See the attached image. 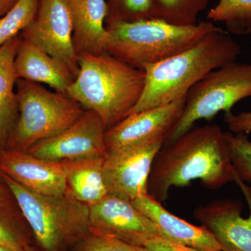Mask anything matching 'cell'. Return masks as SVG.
I'll list each match as a JSON object with an SVG mask.
<instances>
[{
	"mask_svg": "<svg viewBox=\"0 0 251 251\" xmlns=\"http://www.w3.org/2000/svg\"><path fill=\"white\" fill-rule=\"evenodd\" d=\"M197 179L211 190L234 181L227 133L219 126L193 127L164 144L153 160L148 193L162 204L172 187H184Z\"/></svg>",
	"mask_w": 251,
	"mask_h": 251,
	"instance_id": "obj_1",
	"label": "cell"
},
{
	"mask_svg": "<svg viewBox=\"0 0 251 251\" xmlns=\"http://www.w3.org/2000/svg\"><path fill=\"white\" fill-rule=\"evenodd\" d=\"M241 52L237 41L221 28L191 49L145 67L143 94L127 116L185 97L208 74L237 60Z\"/></svg>",
	"mask_w": 251,
	"mask_h": 251,
	"instance_id": "obj_2",
	"label": "cell"
},
{
	"mask_svg": "<svg viewBox=\"0 0 251 251\" xmlns=\"http://www.w3.org/2000/svg\"><path fill=\"white\" fill-rule=\"evenodd\" d=\"M79 72L67 95L85 110L97 112L105 129L126 117L145 85V72L110 54L78 56Z\"/></svg>",
	"mask_w": 251,
	"mask_h": 251,
	"instance_id": "obj_3",
	"label": "cell"
},
{
	"mask_svg": "<svg viewBox=\"0 0 251 251\" xmlns=\"http://www.w3.org/2000/svg\"><path fill=\"white\" fill-rule=\"evenodd\" d=\"M105 28L104 52L143 71L191 49L221 29L210 21L183 26L156 18L112 23Z\"/></svg>",
	"mask_w": 251,
	"mask_h": 251,
	"instance_id": "obj_4",
	"label": "cell"
},
{
	"mask_svg": "<svg viewBox=\"0 0 251 251\" xmlns=\"http://www.w3.org/2000/svg\"><path fill=\"white\" fill-rule=\"evenodd\" d=\"M1 177L14 193L41 251H69L90 234V206L68 192L46 196L27 189L7 175L1 174Z\"/></svg>",
	"mask_w": 251,
	"mask_h": 251,
	"instance_id": "obj_5",
	"label": "cell"
},
{
	"mask_svg": "<svg viewBox=\"0 0 251 251\" xmlns=\"http://www.w3.org/2000/svg\"><path fill=\"white\" fill-rule=\"evenodd\" d=\"M16 90L19 115L4 150L27 152L70 128L86 110L67 94L32 81L18 78Z\"/></svg>",
	"mask_w": 251,
	"mask_h": 251,
	"instance_id": "obj_6",
	"label": "cell"
},
{
	"mask_svg": "<svg viewBox=\"0 0 251 251\" xmlns=\"http://www.w3.org/2000/svg\"><path fill=\"white\" fill-rule=\"evenodd\" d=\"M251 97V63H228L208 74L188 91L184 110L164 144L177 139L199 120L211 121L219 112ZM163 144V145H164Z\"/></svg>",
	"mask_w": 251,
	"mask_h": 251,
	"instance_id": "obj_7",
	"label": "cell"
},
{
	"mask_svg": "<svg viewBox=\"0 0 251 251\" xmlns=\"http://www.w3.org/2000/svg\"><path fill=\"white\" fill-rule=\"evenodd\" d=\"M73 31L67 0H39L34 19L21 34L24 40L66 64L76 77L78 57L73 44Z\"/></svg>",
	"mask_w": 251,
	"mask_h": 251,
	"instance_id": "obj_8",
	"label": "cell"
},
{
	"mask_svg": "<svg viewBox=\"0 0 251 251\" xmlns=\"http://www.w3.org/2000/svg\"><path fill=\"white\" fill-rule=\"evenodd\" d=\"M163 144L155 140L107 153L103 175L108 195L132 202L148 193L151 166Z\"/></svg>",
	"mask_w": 251,
	"mask_h": 251,
	"instance_id": "obj_9",
	"label": "cell"
},
{
	"mask_svg": "<svg viewBox=\"0 0 251 251\" xmlns=\"http://www.w3.org/2000/svg\"><path fill=\"white\" fill-rule=\"evenodd\" d=\"M105 126L98 114L86 110L70 128L60 134L39 142L27 152L54 162L77 161L105 157Z\"/></svg>",
	"mask_w": 251,
	"mask_h": 251,
	"instance_id": "obj_10",
	"label": "cell"
},
{
	"mask_svg": "<svg viewBox=\"0 0 251 251\" xmlns=\"http://www.w3.org/2000/svg\"><path fill=\"white\" fill-rule=\"evenodd\" d=\"M90 233L115 238L137 247H145L155 237L166 239L131 202L111 195L90 206Z\"/></svg>",
	"mask_w": 251,
	"mask_h": 251,
	"instance_id": "obj_11",
	"label": "cell"
},
{
	"mask_svg": "<svg viewBox=\"0 0 251 251\" xmlns=\"http://www.w3.org/2000/svg\"><path fill=\"white\" fill-rule=\"evenodd\" d=\"M247 200L250 214L242 216V204L237 200H219L198 206L195 219L215 237L222 251H251V186L234 174Z\"/></svg>",
	"mask_w": 251,
	"mask_h": 251,
	"instance_id": "obj_12",
	"label": "cell"
},
{
	"mask_svg": "<svg viewBox=\"0 0 251 251\" xmlns=\"http://www.w3.org/2000/svg\"><path fill=\"white\" fill-rule=\"evenodd\" d=\"M186 97L131 114L105 133L107 153L147 142L165 143L184 110Z\"/></svg>",
	"mask_w": 251,
	"mask_h": 251,
	"instance_id": "obj_13",
	"label": "cell"
},
{
	"mask_svg": "<svg viewBox=\"0 0 251 251\" xmlns=\"http://www.w3.org/2000/svg\"><path fill=\"white\" fill-rule=\"evenodd\" d=\"M67 162L42 159L27 152L0 150V172L34 192L59 196L67 192Z\"/></svg>",
	"mask_w": 251,
	"mask_h": 251,
	"instance_id": "obj_14",
	"label": "cell"
},
{
	"mask_svg": "<svg viewBox=\"0 0 251 251\" xmlns=\"http://www.w3.org/2000/svg\"><path fill=\"white\" fill-rule=\"evenodd\" d=\"M131 202L156 225L167 240L203 251H222L215 237L204 226H193L171 214L148 193Z\"/></svg>",
	"mask_w": 251,
	"mask_h": 251,
	"instance_id": "obj_15",
	"label": "cell"
},
{
	"mask_svg": "<svg viewBox=\"0 0 251 251\" xmlns=\"http://www.w3.org/2000/svg\"><path fill=\"white\" fill-rule=\"evenodd\" d=\"M14 69L17 78L46 84L55 92L65 94L75 78L66 64L23 39L15 59Z\"/></svg>",
	"mask_w": 251,
	"mask_h": 251,
	"instance_id": "obj_16",
	"label": "cell"
},
{
	"mask_svg": "<svg viewBox=\"0 0 251 251\" xmlns=\"http://www.w3.org/2000/svg\"><path fill=\"white\" fill-rule=\"evenodd\" d=\"M73 23V44L77 57L104 53L108 14L106 0H67Z\"/></svg>",
	"mask_w": 251,
	"mask_h": 251,
	"instance_id": "obj_17",
	"label": "cell"
},
{
	"mask_svg": "<svg viewBox=\"0 0 251 251\" xmlns=\"http://www.w3.org/2000/svg\"><path fill=\"white\" fill-rule=\"evenodd\" d=\"M22 39L18 34L0 47V150L6 148L19 115L14 61Z\"/></svg>",
	"mask_w": 251,
	"mask_h": 251,
	"instance_id": "obj_18",
	"label": "cell"
},
{
	"mask_svg": "<svg viewBox=\"0 0 251 251\" xmlns=\"http://www.w3.org/2000/svg\"><path fill=\"white\" fill-rule=\"evenodd\" d=\"M105 157L67 162V192L91 206L108 195L103 175Z\"/></svg>",
	"mask_w": 251,
	"mask_h": 251,
	"instance_id": "obj_19",
	"label": "cell"
},
{
	"mask_svg": "<svg viewBox=\"0 0 251 251\" xmlns=\"http://www.w3.org/2000/svg\"><path fill=\"white\" fill-rule=\"evenodd\" d=\"M32 231L14 193L0 181V244L14 251H26L34 245Z\"/></svg>",
	"mask_w": 251,
	"mask_h": 251,
	"instance_id": "obj_20",
	"label": "cell"
},
{
	"mask_svg": "<svg viewBox=\"0 0 251 251\" xmlns=\"http://www.w3.org/2000/svg\"><path fill=\"white\" fill-rule=\"evenodd\" d=\"M210 22H223L236 35L251 34V0H219L206 15Z\"/></svg>",
	"mask_w": 251,
	"mask_h": 251,
	"instance_id": "obj_21",
	"label": "cell"
},
{
	"mask_svg": "<svg viewBox=\"0 0 251 251\" xmlns=\"http://www.w3.org/2000/svg\"><path fill=\"white\" fill-rule=\"evenodd\" d=\"M211 0H153V18L176 25L197 24Z\"/></svg>",
	"mask_w": 251,
	"mask_h": 251,
	"instance_id": "obj_22",
	"label": "cell"
},
{
	"mask_svg": "<svg viewBox=\"0 0 251 251\" xmlns=\"http://www.w3.org/2000/svg\"><path fill=\"white\" fill-rule=\"evenodd\" d=\"M39 0H18L16 4L0 18V47L22 32L33 21Z\"/></svg>",
	"mask_w": 251,
	"mask_h": 251,
	"instance_id": "obj_23",
	"label": "cell"
},
{
	"mask_svg": "<svg viewBox=\"0 0 251 251\" xmlns=\"http://www.w3.org/2000/svg\"><path fill=\"white\" fill-rule=\"evenodd\" d=\"M105 24L153 18V0H108Z\"/></svg>",
	"mask_w": 251,
	"mask_h": 251,
	"instance_id": "obj_24",
	"label": "cell"
},
{
	"mask_svg": "<svg viewBox=\"0 0 251 251\" xmlns=\"http://www.w3.org/2000/svg\"><path fill=\"white\" fill-rule=\"evenodd\" d=\"M226 133L234 174L251 186V142L246 133Z\"/></svg>",
	"mask_w": 251,
	"mask_h": 251,
	"instance_id": "obj_25",
	"label": "cell"
},
{
	"mask_svg": "<svg viewBox=\"0 0 251 251\" xmlns=\"http://www.w3.org/2000/svg\"><path fill=\"white\" fill-rule=\"evenodd\" d=\"M69 251H148L145 247H137L106 236L89 234L75 244Z\"/></svg>",
	"mask_w": 251,
	"mask_h": 251,
	"instance_id": "obj_26",
	"label": "cell"
},
{
	"mask_svg": "<svg viewBox=\"0 0 251 251\" xmlns=\"http://www.w3.org/2000/svg\"><path fill=\"white\" fill-rule=\"evenodd\" d=\"M224 121L232 133L249 134L251 132V111L243 112L237 115L232 112L224 113Z\"/></svg>",
	"mask_w": 251,
	"mask_h": 251,
	"instance_id": "obj_27",
	"label": "cell"
},
{
	"mask_svg": "<svg viewBox=\"0 0 251 251\" xmlns=\"http://www.w3.org/2000/svg\"><path fill=\"white\" fill-rule=\"evenodd\" d=\"M148 251H203L175 244L162 237H155L145 245Z\"/></svg>",
	"mask_w": 251,
	"mask_h": 251,
	"instance_id": "obj_28",
	"label": "cell"
},
{
	"mask_svg": "<svg viewBox=\"0 0 251 251\" xmlns=\"http://www.w3.org/2000/svg\"><path fill=\"white\" fill-rule=\"evenodd\" d=\"M18 0H0V18L4 16Z\"/></svg>",
	"mask_w": 251,
	"mask_h": 251,
	"instance_id": "obj_29",
	"label": "cell"
},
{
	"mask_svg": "<svg viewBox=\"0 0 251 251\" xmlns=\"http://www.w3.org/2000/svg\"><path fill=\"white\" fill-rule=\"evenodd\" d=\"M26 251H39V249L37 248L34 247V245H29L28 246L27 248L25 249Z\"/></svg>",
	"mask_w": 251,
	"mask_h": 251,
	"instance_id": "obj_30",
	"label": "cell"
},
{
	"mask_svg": "<svg viewBox=\"0 0 251 251\" xmlns=\"http://www.w3.org/2000/svg\"><path fill=\"white\" fill-rule=\"evenodd\" d=\"M0 251H14L11 250L9 248L4 247V246L1 245L0 244Z\"/></svg>",
	"mask_w": 251,
	"mask_h": 251,
	"instance_id": "obj_31",
	"label": "cell"
},
{
	"mask_svg": "<svg viewBox=\"0 0 251 251\" xmlns=\"http://www.w3.org/2000/svg\"><path fill=\"white\" fill-rule=\"evenodd\" d=\"M1 172H0V181L1 180Z\"/></svg>",
	"mask_w": 251,
	"mask_h": 251,
	"instance_id": "obj_32",
	"label": "cell"
},
{
	"mask_svg": "<svg viewBox=\"0 0 251 251\" xmlns=\"http://www.w3.org/2000/svg\"></svg>",
	"mask_w": 251,
	"mask_h": 251,
	"instance_id": "obj_33",
	"label": "cell"
}]
</instances>
